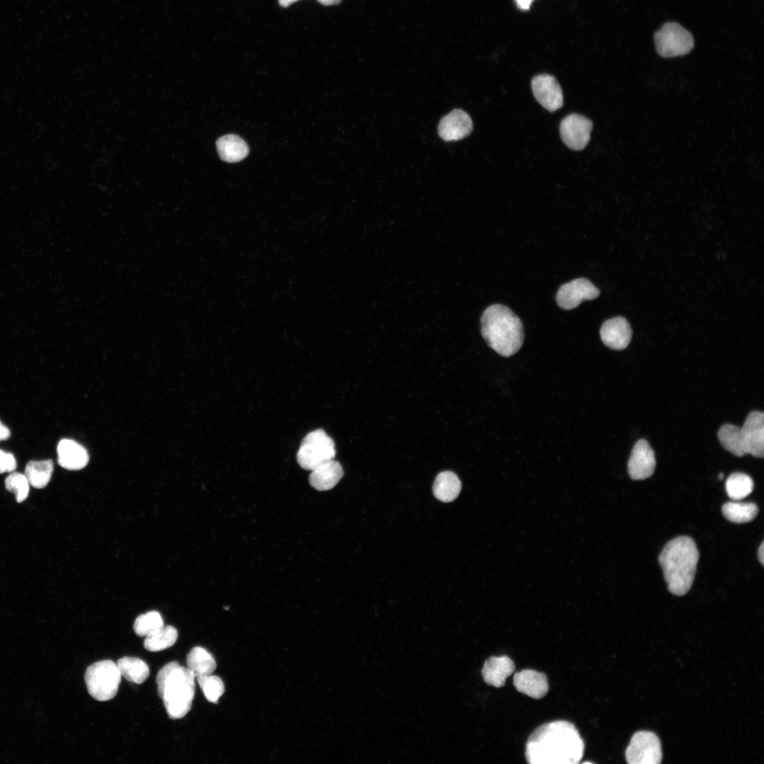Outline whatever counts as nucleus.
I'll use <instances>...</instances> for the list:
<instances>
[{
    "mask_svg": "<svg viewBox=\"0 0 764 764\" xmlns=\"http://www.w3.org/2000/svg\"><path fill=\"white\" fill-rule=\"evenodd\" d=\"M584 744L575 726L565 720L544 724L530 735L526 758L531 764H577Z\"/></svg>",
    "mask_w": 764,
    "mask_h": 764,
    "instance_id": "f257e3e1",
    "label": "nucleus"
},
{
    "mask_svg": "<svg viewBox=\"0 0 764 764\" xmlns=\"http://www.w3.org/2000/svg\"><path fill=\"white\" fill-rule=\"evenodd\" d=\"M699 552L693 538L678 536L669 540L659 556L668 590L683 596L690 589L697 570Z\"/></svg>",
    "mask_w": 764,
    "mask_h": 764,
    "instance_id": "f03ea898",
    "label": "nucleus"
},
{
    "mask_svg": "<svg viewBox=\"0 0 764 764\" xmlns=\"http://www.w3.org/2000/svg\"><path fill=\"white\" fill-rule=\"evenodd\" d=\"M480 324L485 342L499 354L508 357L521 349L524 338L523 325L507 306H490L483 312Z\"/></svg>",
    "mask_w": 764,
    "mask_h": 764,
    "instance_id": "7ed1b4c3",
    "label": "nucleus"
},
{
    "mask_svg": "<svg viewBox=\"0 0 764 764\" xmlns=\"http://www.w3.org/2000/svg\"><path fill=\"white\" fill-rule=\"evenodd\" d=\"M195 679L187 667L176 661L167 664L158 672V693L170 719H181L190 710L195 691Z\"/></svg>",
    "mask_w": 764,
    "mask_h": 764,
    "instance_id": "20e7f679",
    "label": "nucleus"
},
{
    "mask_svg": "<svg viewBox=\"0 0 764 764\" xmlns=\"http://www.w3.org/2000/svg\"><path fill=\"white\" fill-rule=\"evenodd\" d=\"M722 446L736 456L751 454L757 458L764 456V414L753 411L748 414L743 427L724 424L718 431Z\"/></svg>",
    "mask_w": 764,
    "mask_h": 764,
    "instance_id": "39448f33",
    "label": "nucleus"
},
{
    "mask_svg": "<svg viewBox=\"0 0 764 764\" xmlns=\"http://www.w3.org/2000/svg\"><path fill=\"white\" fill-rule=\"evenodd\" d=\"M121 676L116 663L103 660L89 666L84 678L91 696L98 701H107L116 695Z\"/></svg>",
    "mask_w": 764,
    "mask_h": 764,
    "instance_id": "423d86ee",
    "label": "nucleus"
},
{
    "mask_svg": "<svg viewBox=\"0 0 764 764\" xmlns=\"http://www.w3.org/2000/svg\"><path fill=\"white\" fill-rule=\"evenodd\" d=\"M335 456L333 440L324 430L316 429L303 438L296 458L302 468L313 470L320 465L334 459Z\"/></svg>",
    "mask_w": 764,
    "mask_h": 764,
    "instance_id": "0eeeda50",
    "label": "nucleus"
},
{
    "mask_svg": "<svg viewBox=\"0 0 764 764\" xmlns=\"http://www.w3.org/2000/svg\"><path fill=\"white\" fill-rule=\"evenodd\" d=\"M657 53L663 57H673L689 53L694 46L691 33L677 23H665L654 35Z\"/></svg>",
    "mask_w": 764,
    "mask_h": 764,
    "instance_id": "6e6552de",
    "label": "nucleus"
},
{
    "mask_svg": "<svg viewBox=\"0 0 764 764\" xmlns=\"http://www.w3.org/2000/svg\"><path fill=\"white\" fill-rule=\"evenodd\" d=\"M625 758L629 764L660 763L662 752L658 736L647 731L635 733L626 749Z\"/></svg>",
    "mask_w": 764,
    "mask_h": 764,
    "instance_id": "1a4fd4ad",
    "label": "nucleus"
},
{
    "mask_svg": "<svg viewBox=\"0 0 764 764\" xmlns=\"http://www.w3.org/2000/svg\"><path fill=\"white\" fill-rule=\"evenodd\" d=\"M599 294L598 289L589 279L577 278L562 284L557 292L555 299L561 308L571 310L584 301L596 299Z\"/></svg>",
    "mask_w": 764,
    "mask_h": 764,
    "instance_id": "9d476101",
    "label": "nucleus"
},
{
    "mask_svg": "<svg viewBox=\"0 0 764 764\" xmlns=\"http://www.w3.org/2000/svg\"><path fill=\"white\" fill-rule=\"evenodd\" d=\"M592 128L593 123L589 119L581 115L571 114L560 122V134L567 147L579 151L588 144Z\"/></svg>",
    "mask_w": 764,
    "mask_h": 764,
    "instance_id": "9b49d317",
    "label": "nucleus"
},
{
    "mask_svg": "<svg viewBox=\"0 0 764 764\" xmlns=\"http://www.w3.org/2000/svg\"><path fill=\"white\" fill-rule=\"evenodd\" d=\"M531 88L537 101L548 111L554 112L563 105L562 89L554 76L537 75L532 79Z\"/></svg>",
    "mask_w": 764,
    "mask_h": 764,
    "instance_id": "f8f14e48",
    "label": "nucleus"
},
{
    "mask_svg": "<svg viewBox=\"0 0 764 764\" xmlns=\"http://www.w3.org/2000/svg\"><path fill=\"white\" fill-rule=\"evenodd\" d=\"M654 452L649 443L639 439L633 446L627 463V471L632 480H644L651 477L655 470Z\"/></svg>",
    "mask_w": 764,
    "mask_h": 764,
    "instance_id": "ddd939ff",
    "label": "nucleus"
},
{
    "mask_svg": "<svg viewBox=\"0 0 764 764\" xmlns=\"http://www.w3.org/2000/svg\"><path fill=\"white\" fill-rule=\"evenodd\" d=\"M472 129L470 117L461 109H455L442 117L438 127L439 137L447 141L463 139Z\"/></svg>",
    "mask_w": 764,
    "mask_h": 764,
    "instance_id": "4468645a",
    "label": "nucleus"
},
{
    "mask_svg": "<svg viewBox=\"0 0 764 764\" xmlns=\"http://www.w3.org/2000/svg\"><path fill=\"white\" fill-rule=\"evenodd\" d=\"M600 335L606 347L612 349L621 350L629 345L632 337V330L625 318L614 317L603 323L600 329Z\"/></svg>",
    "mask_w": 764,
    "mask_h": 764,
    "instance_id": "2eb2a0df",
    "label": "nucleus"
},
{
    "mask_svg": "<svg viewBox=\"0 0 764 764\" xmlns=\"http://www.w3.org/2000/svg\"><path fill=\"white\" fill-rule=\"evenodd\" d=\"M516 689L534 699L543 698L548 691V682L545 673L532 669H524L514 676Z\"/></svg>",
    "mask_w": 764,
    "mask_h": 764,
    "instance_id": "dca6fc26",
    "label": "nucleus"
},
{
    "mask_svg": "<svg viewBox=\"0 0 764 764\" xmlns=\"http://www.w3.org/2000/svg\"><path fill=\"white\" fill-rule=\"evenodd\" d=\"M58 463L62 468L76 470L83 468L89 456L86 448L76 441L63 439L57 446Z\"/></svg>",
    "mask_w": 764,
    "mask_h": 764,
    "instance_id": "f3484780",
    "label": "nucleus"
},
{
    "mask_svg": "<svg viewBox=\"0 0 764 764\" xmlns=\"http://www.w3.org/2000/svg\"><path fill=\"white\" fill-rule=\"evenodd\" d=\"M515 668L514 661L507 656H491L484 664L482 676L486 683L496 688L504 685L507 677Z\"/></svg>",
    "mask_w": 764,
    "mask_h": 764,
    "instance_id": "a211bd4d",
    "label": "nucleus"
},
{
    "mask_svg": "<svg viewBox=\"0 0 764 764\" xmlns=\"http://www.w3.org/2000/svg\"><path fill=\"white\" fill-rule=\"evenodd\" d=\"M342 475L343 469L340 463L332 459L311 470L309 483L317 490H328L338 483Z\"/></svg>",
    "mask_w": 764,
    "mask_h": 764,
    "instance_id": "6ab92c4d",
    "label": "nucleus"
},
{
    "mask_svg": "<svg viewBox=\"0 0 764 764\" xmlns=\"http://www.w3.org/2000/svg\"><path fill=\"white\" fill-rule=\"evenodd\" d=\"M216 149L220 158L228 163L238 162L245 158L249 152L248 144L235 134L224 135L216 141Z\"/></svg>",
    "mask_w": 764,
    "mask_h": 764,
    "instance_id": "aec40b11",
    "label": "nucleus"
},
{
    "mask_svg": "<svg viewBox=\"0 0 764 764\" xmlns=\"http://www.w3.org/2000/svg\"><path fill=\"white\" fill-rule=\"evenodd\" d=\"M461 490V482L451 471H443L438 474L433 485L434 497L443 502L453 501L458 496Z\"/></svg>",
    "mask_w": 764,
    "mask_h": 764,
    "instance_id": "412c9836",
    "label": "nucleus"
},
{
    "mask_svg": "<svg viewBox=\"0 0 764 764\" xmlns=\"http://www.w3.org/2000/svg\"><path fill=\"white\" fill-rule=\"evenodd\" d=\"M187 667L195 678L212 674L216 664L214 656L204 648L193 647L186 658Z\"/></svg>",
    "mask_w": 764,
    "mask_h": 764,
    "instance_id": "4be33fe9",
    "label": "nucleus"
},
{
    "mask_svg": "<svg viewBox=\"0 0 764 764\" xmlns=\"http://www.w3.org/2000/svg\"><path fill=\"white\" fill-rule=\"evenodd\" d=\"M722 511L724 517L735 523H744L753 521L758 513V506L752 502L739 501L728 502L723 504Z\"/></svg>",
    "mask_w": 764,
    "mask_h": 764,
    "instance_id": "5701e85b",
    "label": "nucleus"
},
{
    "mask_svg": "<svg viewBox=\"0 0 764 764\" xmlns=\"http://www.w3.org/2000/svg\"><path fill=\"white\" fill-rule=\"evenodd\" d=\"M54 469L52 460L30 461L25 468V475L30 485L35 488L45 487L49 483Z\"/></svg>",
    "mask_w": 764,
    "mask_h": 764,
    "instance_id": "b1692460",
    "label": "nucleus"
},
{
    "mask_svg": "<svg viewBox=\"0 0 764 764\" xmlns=\"http://www.w3.org/2000/svg\"><path fill=\"white\" fill-rule=\"evenodd\" d=\"M177 639L176 628L163 625L146 636L144 646L149 652H159L172 647Z\"/></svg>",
    "mask_w": 764,
    "mask_h": 764,
    "instance_id": "393cba45",
    "label": "nucleus"
},
{
    "mask_svg": "<svg viewBox=\"0 0 764 764\" xmlns=\"http://www.w3.org/2000/svg\"><path fill=\"white\" fill-rule=\"evenodd\" d=\"M116 664L121 676L132 683H142L149 675L148 665L139 658L125 656Z\"/></svg>",
    "mask_w": 764,
    "mask_h": 764,
    "instance_id": "a878e982",
    "label": "nucleus"
},
{
    "mask_svg": "<svg viewBox=\"0 0 764 764\" xmlns=\"http://www.w3.org/2000/svg\"><path fill=\"white\" fill-rule=\"evenodd\" d=\"M753 480L743 473H734L727 479L725 489L727 495L734 501H740L748 496L753 490Z\"/></svg>",
    "mask_w": 764,
    "mask_h": 764,
    "instance_id": "bb28decb",
    "label": "nucleus"
},
{
    "mask_svg": "<svg viewBox=\"0 0 764 764\" xmlns=\"http://www.w3.org/2000/svg\"><path fill=\"white\" fill-rule=\"evenodd\" d=\"M163 625L161 614L156 610L139 615L134 623V631L140 637L146 636Z\"/></svg>",
    "mask_w": 764,
    "mask_h": 764,
    "instance_id": "cd10ccee",
    "label": "nucleus"
},
{
    "mask_svg": "<svg viewBox=\"0 0 764 764\" xmlns=\"http://www.w3.org/2000/svg\"><path fill=\"white\" fill-rule=\"evenodd\" d=\"M197 679L206 699L211 702L216 703L225 690L222 680L212 674L202 676Z\"/></svg>",
    "mask_w": 764,
    "mask_h": 764,
    "instance_id": "c85d7f7f",
    "label": "nucleus"
},
{
    "mask_svg": "<svg viewBox=\"0 0 764 764\" xmlns=\"http://www.w3.org/2000/svg\"><path fill=\"white\" fill-rule=\"evenodd\" d=\"M6 489L13 492L17 502L21 503L26 499L30 490V484L25 474L11 472L5 480Z\"/></svg>",
    "mask_w": 764,
    "mask_h": 764,
    "instance_id": "c756f323",
    "label": "nucleus"
},
{
    "mask_svg": "<svg viewBox=\"0 0 764 764\" xmlns=\"http://www.w3.org/2000/svg\"><path fill=\"white\" fill-rule=\"evenodd\" d=\"M16 466L14 456L0 449V473L13 472Z\"/></svg>",
    "mask_w": 764,
    "mask_h": 764,
    "instance_id": "7c9ffc66",
    "label": "nucleus"
},
{
    "mask_svg": "<svg viewBox=\"0 0 764 764\" xmlns=\"http://www.w3.org/2000/svg\"><path fill=\"white\" fill-rule=\"evenodd\" d=\"M10 436L9 429L0 421V441L7 440Z\"/></svg>",
    "mask_w": 764,
    "mask_h": 764,
    "instance_id": "2f4dec72",
    "label": "nucleus"
},
{
    "mask_svg": "<svg viewBox=\"0 0 764 764\" xmlns=\"http://www.w3.org/2000/svg\"><path fill=\"white\" fill-rule=\"evenodd\" d=\"M533 0H515L518 7L522 10H528Z\"/></svg>",
    "mask_w": 764,
    "mask_h": 764,
    "instance_id": "473e14b6",
    "label": "nucleus"
},
{
    "mask_svg": "<svg viewBox=\"0 0 764 764\" xmlns=\"http://www.w3.org/2000/svg\"><path fill=\"white\" fill-rule=\"evenodd\" d=\"M758 558L762 565H764V542L763 541L758 550Z\"/></svg>",
    "mask_w": 764,
    "mask_h": 764,
    "instance_id": "72a5a7b5",
    "label": "nucleus"
},
{
    "mask_svg": "<svg viewBox=\"0 0 764 764\" xmlns=\"http://www.w3.org/2000/svg\"><path fill=\"white\" fill-rule=\"evenodd\" d=\"M320 4L325 6L335 5L340 3L341 0H318Z\"/></svg>",
    "mask_w": 764,
    "mask_h": 764,
    "instance_id": "f704fd0d",
    "label": "nucleus"
},
{
    "mask_svg": "<svg viewBox=\"0 0 764 764\" xmlns=\"http://www.w3.org/2000/svg\"><path fill=\"white\" fill-rule=\"evenodd\" d=\"M297 1L298 0H278L279 5L282 7H287Z\"/></svg>",
    "mask_w": 764,
    "mask_h": 764,
    "instance_id": "c9c22d12",
    "label": "nucleus"
},
{
    "mask_svg": "<svg viewBox=\"0 0 764 764\" xmlns=\"http://www.w3.org/2000/svg\"><path fill=\"white\" fill-rule=\"evenodd\" d=\"M723 477H724V475H723V474H722V473H720V474H719V475H718V478H719L720 480H722V479L723 478Z\"/></svg>",
    "mask_w": 764,
    "mask_h": 764,
    "instance_id": "e433bc0d",
    "label": "nucleus"
}]
</instances>
